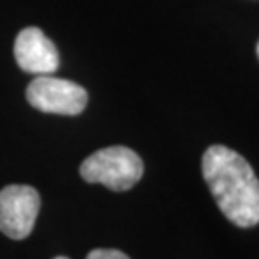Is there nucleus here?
Listing matches in <instances>:
<instances>
[{"label": "nucleus", "instance_id": "f257e3e1", "mask_svg": "<svg viewBox=\"0 0 259 259\" xmlns=\"http://www.w3.org/2000/svg\"><path fill=\"white\" fill-rule=\"evenodd\" d=\"M202 176L228 221L242 229L259 224V179L241 154L211 146L202 156Z\"/></svg>", "mask_w": 259, "mask_h": 259}, {"label": "nucleus", "instance_id": "f03ea898", "mask_svg": "<svg viewBox=\"0 0 259 259\" xmlns=\"http://www.w3.org/2000/svg\"><path fill=\"white\" fill-rule=\"evenodd\" d=\"M144 174L139 154L129 147L112 146L94 152L82 162L80 176L91 184H104L112 191L132 189Z\"/></svg>", "mask_w": 259, "mask_h": 259}, {"label": "nucleus", "instance_id": "7ed1b4c3", "mask_svg": "<svg viewBox=\"0 0 259 259\" xmlns=\"http://www.w3.org/2000/svg\"><path fill=\"white\" fill-rule=\"evenodd\" d=\"M27 101L37 111L60 115H77L87 106V91L67 79L38 75L27 87Z\"/></svg>", "mask_w": 259, "mask_h": 259}, {"label": "nucleus", "instance_id": "20e7f679", "mask_svg": "<svg viewBox=\"0 0 259 259\" xmlns=\"http://www.w3.org/2000/svg\"><path fill=\"white\" fill-rule=\"evenodd\" d=\"M40 211V196L30 186L12 184L0 191V233L20 241L32 233Z\"/></svg>", "mask_w": 259, "mask_h": 259}, {"label": "nucleus", "instance_id": "39448f33", "mask_svg": "<svg viewBox=\"0 0 259 259\" xmlns=\"http://www.w3.org/2000/svg\"><path fill=\"white\" fill-rule=\"evenodd\" d=\"M15 60L22 70L51 75L59 69V52L52 40L37 27H27L15 38Z\"/></svg>", "mask_w": 259, "mask_h": 259}, {"label": "nucleus", "instance_id": "423d86ee", "mask_svg": "<svg viewBox=\"0 0 259 259\" xmlns=\"http://www.w3.org/2000/svg\"><path fill=\"white\" fill-rule=\"evenodd\" d=\"M85 259H131V257L119 249H104V247H99V249H92Z\"/></svg>", "mask_w": 259, "mask_h": 259}, {"label": "nucleus", "instance_id": "0eeeda50", "mask_svg": "<svg viewBox=\"0 0 259 259\" xmlns=\"http://www.w3.org/2000/svg\"><path fill=\"white\" fill-rule=\"evenodd\" d=\"M56 259H67V257H65V256H59V257H56Z\"/></svg>", "mask_w": 259, "mask_h": 259}, {"label": "nucleus", "instance_id": "6e6552de", "mask_svg": "<svg viewBox=\"0 0 259 259\" xmlns=\"http://www.w3.org/2000/svg\"><path fill=\"white\" fill-rule=\"evenodd\" d=\"M256 52H257V57H259V44H257V49H256Z\"/></svg>", "mask_w": 259, "mask_h": 259}]
</instances>
